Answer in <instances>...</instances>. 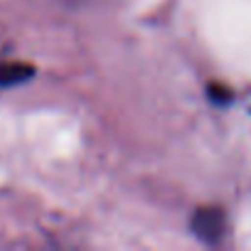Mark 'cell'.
Listing matches in <instances>:
<instances>
[{
	"instance_id": "6da1fadb",
	"label": "cell",
	"mask_w": 251,
	"mask_h": 251,
	"mask_svg": "<svg viewBox=\"0 0 251 251\" xmlns=\"http://www.w3.org/2000/svg\"><path fill=\"white\" fill-rule=\"evenodd\" d=\"M190 229L204 244H219L226 229L224 209L222 207H197L190 219Z\"/></svg>"
},
{
	"instance_id": "7a4b0ae2",
	"label": "cell",
	"mask_w": 251,
	"mask_h": 251,
	"mask_svg": "<svg viewBox=\"0 0 251 251\" xmlns=\"http://www.w3.org/2000/svg\"><path fill=\"white\" fill-rule=\"evenodd\" d=\"M35 76V67L27 62H0V89L18 86Z\"/></svg>"
},
{
	"instance_id": "3957f363",
	"label": "cell",
	"mask_w": 251,
	"mask_h": 251,
	"mask_svg": "<svg viewBox=\"0 0 251 251\" xmlns=\"http://www.w3.org/2000/svg\"><path fill=\"white\" fill-rule=\"evenodd\" d=\"M207 91H209V99H212L214 103L226 106V103H231V101H234L231 89H226V86H222V84H209V86H207Z\"/></svg>"
}]
</instances>
